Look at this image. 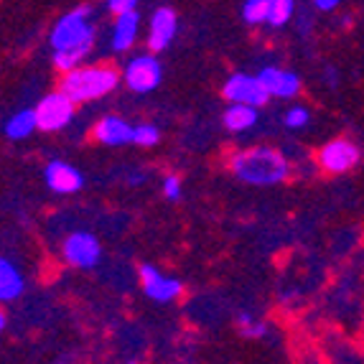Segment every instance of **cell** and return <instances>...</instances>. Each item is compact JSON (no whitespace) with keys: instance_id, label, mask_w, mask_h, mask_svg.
I'll return each mask as SVG.
<instances>
[{"instance_id":"cell-1","label":"cell","mask_w":364,"mask_h":364,"mask_svg":"<svg viewBox=\"0 0 364 364\" xmlns=\"http://www.w3.org/2000/svg\"><path fill=\"white\" fill-rule=\"evenodd\" d=\"M95 21H92V8L79 6L74 11L64 13L51 28V59L59 72H69V69L85 64L90 56L92 46H95Z\"/></svg>"},{"instance_id":"cell-2","label":"cell","mask_w":364,"mask_h":364,"mask_svg":"<svg viewBox=\"0 0 364 364\" xmlns=\"http://www.w3.org/2000/svg\"><path fill=\"white\" fill-rule=\"evenodd\" d=\"M230 168L235 178L250 186H275L283 183L291 173V164L288 158L270 146H255L237 151L230 158Z\"/></svg>"},{"instance_id":"cell-3","label":"cell","mask_w":364,"mask_h":364,"mask_svg":"<svg viewBox=\"0 0 364 364\" xmlns=\"http://www.w3.org/2000/svg\"><path fill=\"white\" fill-rule=\"evenodd\" d=\"M117 82H120V72L109 64H90V67L79 64V67L64 72L59 90L67 92L77 105H82L107 97L109 92L117 87Z\"/></svg>"},{"instance_id":"cell-4","label":"cell","mask_w":364,"mask_h":364,"mask_svg":"<svg viewBox=\"0 0 364 364\" xmlns=\"http://www.w3.org/2000/svg\"><path fill=\"white\" fill-rule=\"evenodd\" d=\"M74 107H77V102L69 97L67 92L56 90L51 95H43L36 107H33L36 109L38 130H43V133H59V130H64L72 122Z\"/></svg>"},{"instance_id":"cell-5","label":"cell","mask_w":364,"mask_h":364,"mask_svg":"<svg viewBox=\"0 0 364 364\" xmlns=\"http://www.w3.org/2000/svg\"><path fill=\"white\" fill-rule=\"evenodd\" d=\"M161 79H164V67H161V61L151 54H138L125 64L122 69V82L128 85L130 92L135 95H148L153 92L158 85H161Z\"/></svg>"},{"instance_id":"cell-6","label":"cell","mask_w":364,"mask_h":364,"mask_svg":"<svg viewBox=\"0 0 364 364\" xmlns=\"http://www.w3.org/2000/svg\"><path fill=\"white\" fill-rule=\"evenodd\" d=\"M61 257L67 265L77 267V270H90L102 257V247H100L97 237L90 232H72L61 245Z\"/></svg>"},{"instance_id":"cell-7","label":"cell","mask_w":364,"mask_h":364,"mask_svg":"<svg viewBox=\"0 0 364 364\" xmlns=\"http://www.w3.org/2000/svg\"><path fill=\"white\" fill-rule=\"evenodd\" d=\"M222 95H225L227 102H245L252 105V107H265L267 100H270V92L265 90L262 79L245 72L232 74L222 87Z\"/></svg>"},{"instance_id":"cell-8","label":"cell","mask_w":364,"mask_h":364,"mask_svg":"<svg viewBox=\"0 0 364 364\" xmlns=\"http://www.w3.org/2000/svg\"><path fill=\"white\" fill-rule=\"evenodd\" d=\"M359 158H362V153L352 140L336 138L328 140L326 146L318 151V166L326 173H346L359 164Z\"/></svg>"},{"instance_id":"cell-9","label":"cell","mask_w":364,"mask_h":364,"mask_svg":"<svg viewBox=\"0 0 364 364\" xmlns=\"http://www.w3.org/2000/svg\"><path fill=\"white\" fill-rule=\"evenodd\" d=\"M138 275H140V286H143V293H146L151 301H158V304H171V301H176L181 298L183 293V283L176 278H168L164 275L158 267L153 265H140L138 267Z\"/></svg>"},{"instance_id":"cell-10","label":"cell","mask_w":364,"mask_h":364,"mask_svg":"<svg viewBox=\"0 0 364 364\" xmlns=\"http://www.w3.org/2000/svg\"><path fill=\"white\" fill-rule=\"evenodd\" d=\"M178 31V16L173 8H158L156 13L151 16V23H148V49L153 54L158 51H164L171 46L173 36H176Z\"/></svg>"},{"instance_id":"cell-11","label":"cell","mask_w":364,"mask_h":364,"mask_svg":"<svg viewBox=\"0 0 364 364\" xmlns=\"http://www.w3.org/2000/svg\"><path fill=\"white\" fill-rule=\"evenodd\" d=\"M43 178L54 194H77L79 188L85 186V176L67 161H51L43 171Z\"/></svg>"},{"instance_id":"cell-12","label":"cell","mask_w":364,"mask_h":364,"mask_svg":"<svg viewBox=\"0 0 364 364\" xmlns=\"http://www.w3.org/2000/svg\"><path fill=\"white\" fill-rule=\"evenodd\" d=\"M92 135H95V140L102 143V146L120 148L135 140V125H130L128 120H122V117H117V115H105L102 120L95 125Z\"/></svg>"},{"instance_id":"cell-13","label":"cell","mask_w":364,"mask_h":364,"mask_svg":"<svg viewBox=\"0 0 364 364\" xmlns=\"http://www.w3.org/2000/svg\"><path fill=\"white\" fill-rule=\"evenodd\" d=\"M257 77L262 79V85L265 90L270 92V97H278V100H293L301 92V77L288 69H280V67H265L260 69Z\"/></svg>"},{"instance_id":"cell-14","label":"cell","mask_w":364,"mask_h":364,"mask_svg":"<svg viewBox=\"0 0 364 364\" xmlns=\"http://www.w3.org/2000/svg\"><path fill=\"white\" fill-rule=\"evenodd\" d=\"M138 31H140V13L138 11L117 13L115 23H112V36H109L112 51L122 54V51L133 49V43L138 41Z\"/></svg>"},{"instance_id":"cell-15","label":"cell","mask_w":364,"mask_h":364,"mask_svg":"<svg viewBox=\"0 0 364 364\" xmlns=\"http://www.w3.org/2000/svg\"><path fill=\"white\" fill-rule=\"evenodd\" d=\"M222 122L230 133H245V130L255 128L257 122V107L245 102H230V107L225 109L222 115Z\"/></svg>"},{"instance_id":"cell-16","label":"cell","mask_w":364,"mask_h":364,"mask_svg":"<svg viewBox=\"0 0 364 364\" xmlns=\"http://www.w3.org/2000/svg\"><path fill=\"white\" fill-rule=\"evenodd\" d=\"M26 283L23 275L11 260H0V301L8 304V301H16V298L23 293Z\"/></svg>"},{"instance_id":"cell-17","label":"cell","mask_w":364,"mask_h":364,"mask_svg":"<svg viewBox=\"0 0 364 364\" xmlns=\"http://www.w3.org/2000/svg\"><path fill=\"white\" fill-rule=\"evenodd\" d=\"M38 130L36 109H18L16 115L8 117L6 122V135L11 140H26Z\"/></svg>"},{"instance_id":"cell-18","label":"cell","mask_w":364,"mask_h":364,"mask_svg":"<svg viewBox=\"0 0 364 364\" xmlns=\"http://www.w3.org/2000/svg\"><path fill=\"white\" fill-rule=\"evenodd\" d=\"M270 6L273 0H245L242 6V18L250 26H260L267 23V16H270Z\"/></svg>"},{"instance_id":"cell-19","label":"cell","mask_w":364,"mask_h":364,"mask_svg":"<svg viewBox=\"0 0 364 364\" xmlns=\"http://www.w3.org/2000/svg\"><path fill=\"white\" fill-rule=\"evenodd\" d=\"M293 13H296V0H273L270 6V16H267V26L273 28H283L291 23Z\"/></svg>"},{"instance_id":"cell-20","label":"cell","mask_w":364,"mask_h":364,"mask_svg":"<svg viewBox=\"0 0 364 364\" xmlns=\"http://www.w3.org/2000/svg\"><path fill=\"white\" fill-rule=\"evenodd\" d=\"M237 328H240V334L245 336V339H260V336H265L267 326L262 321H255L250 314H237Z\"/></svg>"},{"instance_id":"cell-21","label":"cell","mask_w":364,"mask_h":364,"mask_svg":"<svg viewBox=\"0 0 364 364\" xmlns=\"http://www.w3.org/2000/svg\"><path fill=\"white\" fill-rule=\"evenodd\" d=\"M309 120H311V112L304 105H293V107H288L286 115H283L286 128H291V130H304L306 125H309Z\"/></svg>"},{"instance_id":"cell-22","label":"cell","mask_w":364,"mask_h":364,"mask_svg":"<svg viewBox=\"0 0 364 364\" xmlns=\"http://www.w3.org/2000/svg\"><path fill=\"white\" fill-rule=\"evenodd\" d=\"M161 140V133H158L156 125H151V122H143V125H135V146L140 148H153Z\"/></svg>"},{"instance_id":"cell-23","label":"cell","mask_w":364,"mask_h":364,"mask_svg":"<svg viewBox=\"0 0 364 364\" xmlns=\"http://www.w3.org/2000/svg\"><path fill=\"white\" fill-rule=\"evenodd\" d=\"M164 196L166 199H171V201H176V199H181V178L178 176H166L164 178Z\"/></svg>"},{"instance_id":"cell-24","label":"cell","mask_w":364,"mask_h":364,"mask_svg":"<svg viewBox=\"0 0 364 364\" xmlns=\"http://www.w3.org/2000/svg\"><path fill=\"white\" fill-rule=\"evenodd\" d=\"M140 0H107V8L112 13H125V11H135V6H138Z\"/></svg>"},{"instance_id":"cell-25","label":"cell","mask_w":364,"mask_h":364,"mask_svg":"<svg viewBox=\"0 0 364 364\" xmlns=\"http://www.w3.org/2000/svg\"><path fill=\"white\" fill-rule=\"evenodd\" d=\"M341 0H314V6L318 8V11H323V13H331L336 6H339Z\"/></svg>"},{"instance_id":"cell-26","label":"cell","mask_w":364,"mask_h":364,"mask_svg":"<svg viewBox=\"0 0 364 364\" xmlns=\"http://www.w3.org/2000/svg\"><path fill=\"white\" fill-rule=\"evenodd\" d=\"M8 326V316H6V311L0 314V328H6Z\"/></svg>"}]
</instances>
